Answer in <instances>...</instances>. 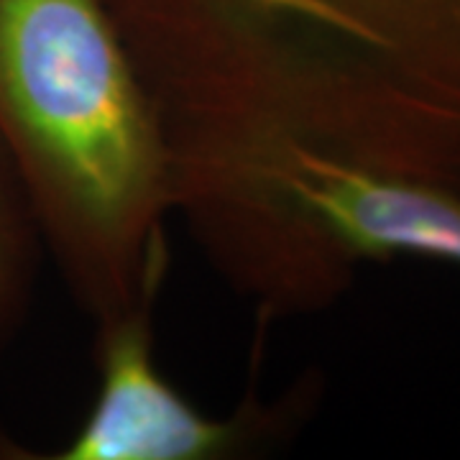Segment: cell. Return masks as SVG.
Instances as JSON below:
<instances>
[{
  "label": "cell",
  "mask_w": 460,
  "mask_h": 460,
  "mask_svg": "<svg viewBox=\"0 0 460 460\" xmlns=\"http://www.w3.org/2000/svg\"><path fill=\"white\" fill-rule=\"evenodd\" d=\"M44 253L31 198L0 141V356L26 323Z\"/></svg>",
  "instance_id": "4"
},
{
  "label": "cell",
  "mask_w": 460,
  "mask_h": 460,
  "mask_svg": "<svg viewBox=\"0 0 460 460\" xmlns=\"http://www.w3.org/2000/svg\"><path fill=\"white\" fill-rule=\"evenodd\" d=\"M169 136L361 151L460 113V0H105Z\"/></svg>",
  "instance_id": "1"
},
{
  "label": "cell",
  "mask_w": 460,
  "mask_h": 460,
  "mask_svg": "<svg viewBox=\"0 0 460 460\" xmlns=\"http://www.w3.org/2000/svg\"><path fill=\"white\" fill-rule=\"evenodd\" d=\"M148 295L95 323L98 392L80 428L49 453L16 460H230L287 443L317 407L323 384L305 374L277 399L256 392L230 417H210L164 376Z\"/></svg>",
  "instance_id": "3"
},
{
  "label": "cell",
  "mask_w": 460,
  "mask_h": 460,
  "mask_svg": "<svg viewBox=\"0 0 460 460\" xmlns=\"http://www.w3.org/2000/svg\"><path fill=\"white\" fill-rule=\"evenodd\" d=\"M0 141L84 313L162 292L169 151L105 0H0Z\"/></svg>",
  "instance_id": "2"
}]
</instances>
